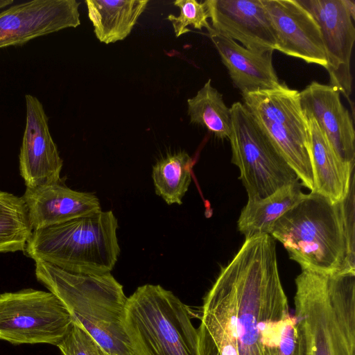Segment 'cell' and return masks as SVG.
Segmentation results:
<instances>
[{"instance_id": "1", "label": "cell", "mask_w": 355, "mask_h": 355, "mask_svg": "<svg viewBox=\"0 0 355 355\" xmlns=\"http://www.w3.org/2000/svg\"><path fill=\"white\" fill-rule=\"evenodd\" d=\"M270 234L245 239L203 299L198 355H277L291 316Z\"/></svg>"}, {"instance_id": "2", "label": "cell", "mask_w": 355, "mask_h": 355, "mask_svg": "<svg viewBox=\"0 0 355 355\" xmlns=\"http://www.w3.org/2000/svg\"><path fill=\"white\" fill-rule=\"evenodd\" d=\"M299 355H355V272L295 279Z\"/></svg>"}, {"instance_id": "3", "label": "cell", "mask_w": 355, "mask_h": 355, "mask_svg": "<svg viewBox=\"0 0 355 355\" xmlns=\"http://www.w3.org/2000/svg\"><path fill=\"white\" fill-rule=\"evenodd\" d=\"M302 270L335 275L355 272L340 202L311 191L282 215L270 234Z\"/></svg>"}, {"instance_id": "4", "label": "cell", "mask_w": 355, "mask_h": 355, "mask_svg": "<svg viewBox=\"0 0 355 355\" xmlns=\"http://www.w3.org/2000/svg\"><path fill=\"white\" fill-rule=\"evenodd\" d=\"M35 275L108 355H133L123 327L128 297L110 272L76 273L35 261Z\"/></svg>"}, {"instance_id": "5", "label": "cell", "mask_w": 355, "mask_h": 355, "mask_svg": "<svg viewBox=\"0 0 355 355\" xmlns=\"http://www.w3.org/2000/svg\"><path fill=\"white\" fill-rule=\"evenodd\" d=\"M118 220L112 211H101L33 230L24 252L63 270L104 274L114 268L120 253Z\"/></svg>"}, {"instance_id": "6", "label": "cell", "mask_w": 355, "mask_h": 355, "mask_svg": "<svg viewBox=\"0 0 355 355\" xmlns=\"http://www.w3.org/2000/svg\"><path fill=\"white\" fill-rule=\"evenodd\" d=\"M123 327L133 355H198L187 306L160 285L139 286L127 298Z\"/></svg>"}, {"instance_id": "7", "label": "cell", "mask_w": 355, "mask_h": 355, "mask_svg": "<svg viewBox=\"0 0 355 355\" xmlns=\"http://www.w3.org/2000/svg\"><path fill=\"white\" fill-rule=\"evenodd\" d=\"M242 96L243 105L296 173L301 184L313 191L310 129L300 92L282 83L276 88Z\"/></svg>"}, {"instance_id": "8", "label": "cell", "mask_w": 355, "mask_h": 355, "mask_svg": "<svg viewBox=\"0 0 355 355\" xmlns=\"http://www.w3.org/2000/svg\"><path fill=\"white\" fill-rule=\"evenodd\" d=\"M232 130L229 138L232 162L240 171L248 200H259L279 189L299 182L288 164L241 102L230 107Z\"/></svg>"}, {"instance_id": "9", "label": "cell", "mask_w": 355, "mask_h": 355, "mask_svg": "<svg viewBox=\"0 0 355 355\" xmlns=\"http://www.w3.org/2000/svg\"><path fill=\"white\" fill-rule=\"evenodd\" d=\"M73 318L51 292L26 288L0 294V340L57 346Z\"/></svg>"}, {"instance_id": "10", "label": "cell", "mask_w": 355, "mask_h": 355, "mask_svg": "<svg viewBox=\"0 0 355 355\" xmlns=\"http://www.w3.org/2000/svg\"><path fill=\"white\" fill-rule=\"evenodd\" d=\"M80 2L76 0H33L0 12V49L80 24Z\"/></svg>"}, {"instance_id": "11", "label": "cell", "mask_w": 355, "mask_h": 355, "mask_svg": "<svg viewBox=\"0 0 355 355\" xmlns=\"http://www.w3.org/2000/svg\"><path fill=\"white\" fill-rule=\"evenodd\" d=\"M318 23L327 58L330 85L349 101L350 60L355 40L354 19L343 0H298Z\"/></svg>"}, {"instance_id": "12", "label": "cell", "mask_w": 355, "mask_h": 355, "mask_svg": "<svg viewBox=\"0 0 355 355\" xmlns=\"http://www.w3.org/2000/svg\"><path fill=\"white\" fill-rule=\"evenodd\" d=\"M26 125L19 153V171L26 188L61 182L63 162L51 135L49 118L40 100L26 94Z\"/></svg>"}, {"instance_id": "13", "label": "cell", "mask_w": 355, "mask_h": 355, "mask_svg": "<svg viewBox=\"0 0 355 355\" xmlns=\"http://www.w3.org/2000/svg\"><path fill=\"white\" fill-rule=\"evenodd\" d=\"M211 28L251 51L276 50L275 33L261 0H206Z\"/></svg>"}, {"instance_id": "14", "label": "cell", "mask_w": 355, "mask_h": 355, "mask_svg": "<svg viewBox=\"0 0 355 355\" xmlns=\"http://www.w3.org/2000/svg\"><path fill=\"white\" fill-rule=\"evenodd\" d=\"M272 22L276 50L326 68L327 58L320 27L298 0H261Z\"/></svg>"}, {"instance_id": "15", "label": "cell", "mask_w": 355, "mask_h": 355, "mask_svg": "<svg viewBox=\"0 0 355 355\" xmlns=\"http://www.w3.org/2000/svg\"><path fill=\"white\" fill-rule=\"evenodd\" d=\"M302 109L315 120L338 157L345 164L355 165V131L340 93L329 85L311 82L300 92Z\"/></svg>"}, {"instance_id": "16", "label": "cell", "mask_w": 355, "mask_h": 355, "mask_svg": "<svg viewBox=\"0 0 355 355\" xmlns=\"http://www.w3.org/2000/svg\"><path fill=\"white\" fill-rule=\"evenodd\" d=\"M21 198L33 230L101 211L99 200L95 195L72 190L62 182L34 189L26 188Z\"/></svg>"}, {"instance_id": "17", "label": "cell", "mask_w": 355, "mask_h": 355, "mask_svg": "<svg viewBox=\"0 0 355 355\" xmlns=\"http://www.w3.org/2000/svg\"><path fill=\"white\" fill-rule=\"evenodd\" d=\"M208 33L233 84L242 94L272 89L282 84L272 65L273 51H251L212 28Z\"/></svg>"}, {"instance_id": "18", "label": "cell", "mask_w": 355, "mask_h": 355, "mask_svg": "<svg viewBox=\"0 0 355 355\" xmlns=\"http://www.w3.org/2000/svg\"><path fill=\"white\" fill-rule=\"evenodd\" d=\"M311 135L313 189L333 202H340L349 189L354 166L343 163L336 155L315 120L306 116Z\"/></svg>"}, {"instance_id": "19", "label": "cell", "mask_w": 355, "mask_h": 355, "mask_svg": "<svg viewBox=\"0 0 355 355\" xmlns=\"http://www.w3.org/2000/svg\"><path fill=\"white\" fill-rule=\"evenodd\" d=\"M96 38L105 44L124 40L132 31L148 0H86Z\"/></svg>"}, {"instance_id": "20", "label": "cell", "mask_w": 355, "mask_h": 355, "mask_svg": "<svg viewBox=\"0 0 355 355\" xmlns=\"http://www.w3.org/2000/svg\"><path fill=\"white\" fill-rule=\"evenodd\" d=\"M299 182L287 185L268 197L248 200L238 220V229L245 239L270 234L275 222L305 196Z\"/></svg>"}, {"instance_id": "21", "label": "cell", "mask_w": 355, "mask_h": 355, "mask_svg": "<svg viewBox=\"0 0 355 355\" xmlns=\"http://www.w3.org/2000/svg\"><path fill=\"white\" fill-rule=\"evenodd\" d=\"M187 114L191 123L207 128L220 139H229L232 130L230 107L224 103L223 95L208 79L196 95L187 100Z\"/></svg>"}, {"instance_id": "22", "label": "cell", "mask_w": 355, "mask_h": 355, "mask_svg": "<svg viewBox=\"0 0 355 355\" xmlns=\"http://www.w3.org/2000/svg\"><path fill=\"white\" fill-rule=\"evenodd\" d=\"M192 159L184 151L169 154L153 167L155 193L168 205H181L191 182Z\"/></svg>"}, {"instance_id": "23", "label": "cell", "mask_w": 355, "mask_h": 355, "mask_svg": "<svg viewBox=\"0 0 355 355\" xmlns=\"http://www.w3.org/2000/svg\"><path fill=\"white\" fill-rule=\"evenodd\" d=\"M32 232L22 198L0 191V252L24 251Z\"/></svg>"}, {"instance_id": "24", "label": "cell", "mask_w": 355, "mask_h": 355, "mask_svg": "<svg viewBox=\"0 0 355 355\" xmlns=\"http://www.w3.org/2000/svg\"><path fill=\"white\" fill-rule=\"evenodd\" d=\"M173 3L180 8V15H169L167 19L171 22L176 37L189 32V25L197 29L206 28L207 31L211 28L207 21L209 16L204 1L177 0Z\"/></svg>"}, {"instance_id": "25", "label": "cell", "mask_w": 355, "mask_h": 355, "mask_svg": "<svg viewBox=\"0 0 355 355\" xmlns=\"http://www.w3.org/2000/svg\"><path fill=\"white\" fill-rule=\"evenodd\" d=\"M57 347L62 355H108L98 343L74 320Z\"/></svg>"}, {"instance_id": "26", "label": "cell", "mask_w": 355, "mask_h": 355, "mask_svg": "<svg viewBox=\"0 0 355 355\" xmlns=\"http://www.w3.org/2000/svg\"><path fill=\"white\" fill-rule=\"evenodd\" d=\"M277 355H299L296 321L291 315L282 331Z\"/></svg>"}, {"instance_id": "27", "label": "cell", "mask_w": 355, "mask_h": 355, "mask_svg": "<svg viewBox=\"0 0 355 355\" xmlns=\"http://www.w3.org/2000/svg\"><path fill=\"white\" fill-rule=\"evenodd\" d=\"M344 3L349 10L352 17L354 19L355 17V1L353 0H343Z\"/></svg>"}, {"instance_id": "28", "label": "cell", "mask_w": 355, "mask_h": 355, "mask_svg": "<svg viewBox=\"0 0 355 355\" xmlns=\"http://www.w3.org/2000/svg\"><path fill=\"white\" fill-rule=\"evenodd\" d=\"M12 0H0V10L13 3Z\"/></svg>"}]
</instances>
